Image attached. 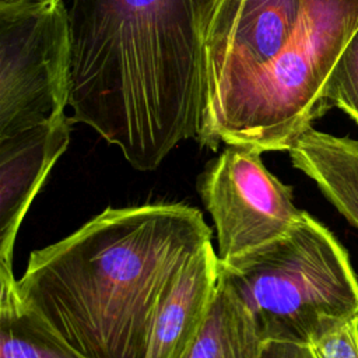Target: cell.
Instances as JSON below:
<instances>
[{
    "label": "cell",
    "mask_w": 358,
    "mask_h": 358,
    "mask_svg": "<svg viewBox=\"0 0 358 358\" xmlns=\"http://www.w3.org/2000/svg\"><path fill=\"white\" fill-rule=\"evenodd\" d=\"M213 3L70 0L71 122L92 127L143 172L197 140Z\"/></svg>",
    "instance_id": "obj_1"
},
{
    "label": "cell",
    "mask_w": 358,
    "mask_h": 358,
    "mask_svg": "<svg viewBox=\"0 0 358 358\" xmlns=\"http://www.w3.org/2000/svg\"><path fill=\"white\" fill-rule=\"evenodd\" d=\"M211 242L180 203L106 208L29 255L22 303L88 358H145L152 322L187 263Z\"/></svg>",
    "instance_id": "obj_2"
},
{
    "label": "cell",
    "mask_w": 358,
    "mask_h": 358,
    "mask_svg": "<svg viewBox=\"0 0 358 358\" xmlns=\"http://www.w3.org/2000/svg\"><path fill=\"white\" fill-rule=\"evenodd\" d=\"M358 28V0H214L197 141L288 151L322 116L326 81Z\"/></svg>",
    "instance_id": "obj_3"
},
{
    "label": "cell",
    "mask_w": 358,
    "mask_h": 358,
    "mask_svg": "<svg viewBox=\"0 0 358 358\" xmlns=\"http://www.w3.org/2000/svg\"><path fill=\"white\" fill-rule=\"evenodd\" d=\"M218 278L245 303L263 341L310 344L334 324L358 317V280L348 255L306 211L277 239L218 259Z\"/></svg>",
    "instance_id": "obj_4"
},
{
    "label": "cell",
    "mask_w": 358,
    "mask_h": 358,
    "mask_svg": "<svg viewBox=\"0 0 358 358\" xmlns=\"http://www.w3.org/2000/svg\"><path fill=\"white\" fill-rule=\"evenodd\" d=\"M70 85L64 0L0 7V138L66 115Z\"/></svg>",
    "instance_id": "obj_5"
},
{
    "label": "cell",
    "mask_w": 358,
    "mask_h": 358,
    "mask_svg": "<svg viewBox=\"0 0 358 358\" xmlns=\"http://www.w3.org/2000/svg\"><path fill=\"white\" fill-rule=\"evenodd\" d=\"M260 154L227 145L199 179L200 197L217 229L220 260L277 239L303 213L294 204L292 187L268 172Z\"/></svg>",
    "instance_id": "obj_6"
},
{
    "label": "cell",
    "mask_w": 358,
    "mask_h": 358,
    "mask_svg": "<svg viewBox=\"0 0 358 358\" xmlns=\"http://www.w3.org/2000/svg\"><path fill=\"white\" fill-rule=\"evenodd\" d=\"M66 115L0 138V277L13 274V249L22 218L49 171L66 151Z\"/></svg>",
    "instance_id": "obj_7"
},
{
    "label": "cell",
    "mask_w": 358,
    "mask_h": 358,
    "mask_svg": "<svg viewBox=\"0 0 358 358\" xmlns=\"http://www.w3.org/2000/svg\"><path fill=\"white\" fill-rule=\"evenodd\" d=\"M218 281L211 242L187 263L161 305L148 336L145 358H182L199 333Z\"/></svg>",
    "instance_id": "obj_8"
},
{
    "label": "cell",
    "mask_w": 358,
    "mask_h": 358,
    "mask_svg": "<svg viewBox=\"0 0 358 358\" xmlns=\"http://www.w3.org/2000/svg\"><path fill=\"white\" fill-rule=\"evenodd\" d=\"M295 168L358 228V140L308 127L288 150Z\"/></svg>",
    "instance_id": "obj_9"
},
{
    "label": "cell",
    "mask_w": 358,
    "mask_h": 358,
    "mask_svg": "<svg viewBox=\"0 0 358 358\" xmlns=\"http://www.w3.org/2000/svg\"><path fill=\"white\" fill-rule=\"evenodd\" d=\"M263 343L245 303L218 278L207 316L182 358H259Z\"/></svg>",
    "instance_id": "obj_10"
},
{
    "label": "cell",
    "mask_w": 358,
    "mask_h": 358,
    "mask_svg": "<svg viewBox=\"0 0 358 358\" xmlns=\"http://www.w3.org/2000/svg\"><path fill=\"white\" fill-rule=\"evenodd\" d=\"M0 358H88L27 308L17 280L0 277Z\"/></svg>",
    "instance_id": "obj_11"
},
{
    "label": "cell",
    "mask_w": 358,
    "mask_h": 358,
    "mask_svg": "<svg viewBox=\"0 0 358 358\" xmlns=\"http://www.w3.org/2000/svg\"><path fill=\"white\" fill-rule=\"evenodd\" d=\"M327 109L340 108L358 123V28L338 56L323 90Z\"/></svg>",
    "instance_id": "obj_12"
},
{
    "label": "cell",
    "mask_w": 358,
    "mask_h": 358,
    "mask_svg": "<svg viewBox=\"0 0 358 358\" xmlns=\"http://www.w3.org/2000/svg\"><path fill=\"white\" fill-rule=\"evenodd\" d=\"M310 345L316 358H358V317L334 324Z\"/></svg>",
    "instance_id": "obj_13"
},
{
    "label": "cell",
    "mask_w": 358,
    "mask_h": 358,
    "mask_svg": "<svg viewBox=\"0 0 358 358\" xmlns=\"http://www.w3.org/2000/svg\"><path fill=\"white\" fill-rule=\"evenodd\" d=\"M259 358H316V355L310 344L285 340H266Z\"/></svg>",
    "instance_id": "obj_14"
},
{
    "label": "cell",
    "mask_w": 358,
    "mask_h": 358,
    "mask_svg": "<svg viewBox=\"0 0 358 358\" xmlns=\"http://www.w3.org/2000/svg\"><path fill=\"white\" fill-rule=\"evenodd\" d=\"M28 1H32V0H0V7H11V6H17Z\"/></svg>",
    "instance_id": "obj_15"
}]
</instances>
